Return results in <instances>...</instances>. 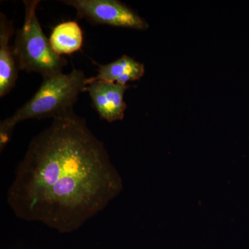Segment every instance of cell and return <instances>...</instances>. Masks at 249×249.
I'll return each instance as SVG.
<instances>
[{
  "label": "cell",
  "mask_w": 249,
  "mask_h": 249,
  "mask_svg": "<svg viewBox=\"0 0 249 249\" xmlns=\"http://www.w3.org/2000/svg\"><path fill=\"white\" fill-rule=\"evenodd\" d=\"M144 73L145 67L143 64L124 55L111 63L99 65L98 74L87 78L85 85L87 86L97 80L127 85V82L140 79Z\"/></svg>",
  "instance_id": "obj_7"
},
{
  "label": "cell",
  "mask_w": 249,
  "mask_h": 249,
  "mask_svg": "<svg viewBox=\"0 0 249 249\" xmlns=\"http://www.w3.org/2000/svg\"><path fill=\"white\" fill-rule=\"evenodd\" d=\"M86 76L81 70L58 73L43 78L40 88L31 100L0 124L1 150L11 140L14 128L27 119L57 117L73 109L78 96L85 91Z\"/></svg>",
  "instance_id": "obj_2"
},
{
  "label": "cell",
  "mask_w": 249,
  "mask_h": 249,
  "mask_svg": "<svg viewBox=\"0 0 249 249\" xmlns=\"http://www.w3.org/2000/svg\"><path fill=\"white\" fill-rule=\"evenodd\" d=\"M49 41L52 48L58 55L71 54L81 49L83 32L75 21L62 22L54 28Z\"/></svg>",
  "instance_id": "obj_8"
},
{
  "label": "cell",
  "mask_w": 249,
  "mask_h": 249,
  "mask_svg": "<svg viewBox=\"0 0 249 249\" xmlns=\"http://www.w3.org/2000/svg\"><path fill=\"white\" fill-rule=\"evenodd\" d=\"M76 10L78 17L93 24L144 31L148 23L124 3L117 0H65Z\"/></svg>",
  "instance_id": "obj_4"
},
{
  "label": "cell",
  "mask_w": 249,
  "mask_h": 249,
  "mask_svg": "<svg viewBox=\"0 0 249 249\" xmlns=\"http://www.w3.org/2000/svg\"><path fill=\"white\" fill-rule=\"evenodd\" d=\"M129 88L128 85L97 80L87 85L85 91L89 92L100 116L111 123L124 119L127 108L124 93Z\"/></svg>",
  "instance_id": "obj_5"
},
{
  "label": "cell",
  "mask_w": 249,
  "mask_h": 249,
  "mask_svg": "<svg viewBox=\"0 0 249 249\" xmlns=\"http://www.w3.org/2000/svg\"><path fill=\"white\" fill-rule=\"evenodd\" d=\"M39 3L38 0L24 1V22L16 32L13 50L18 70L37 72L46 78L62 73L67 62L55 53L41 28L36 14Z\"/></svg>",
  "instance_id": "obj_3"
},
{
  "label": "cell",
  "mask_w": 249,
  "mask_h": 249,
  "mask_svg": "<svg viewBox=\"0 0 249 249\" xmlns=\"http://www.w3.org/2000/svg\"><path fill=\"white\" fill-rule=\"evenodd\" d=\"M13 23L4 14H0V97H4L16 86L18 67L13 50L10 45L14 35Z\"/></svg>",
  "instance_id": "obj_6"
},
{
  "label": "cell",
  "mask_w": 249,
  "mask_h": 249,
  "mask_svg": "<svg viewBox=\"0 0 249 249\" xmlns=\"http://www.w3.org/2000/svg\"><path fill=\"white\" fill-rule=\"evenodd\" d=\"M122 189L104 143L72 109L32 139L8 190L7 202L19 219L70 233Z\"/></svg>",
  "instance_id": "obj_1"
}]
</instances>
